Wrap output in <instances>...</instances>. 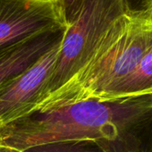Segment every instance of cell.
<instances>
[{"instance_id": "7c38bea8", "label": "cell", "mask_w": 152, "mask_h": 152, "mask_svg": "<svg viewBox=\"0 0 152 152\" xmlns=\"http://www.w3.org/2000/svg\"><path fill=\"white\" fill-rule=\"evenodd\" d=\"M141 11H144L148 15V17L152 20V3L148 7H147L144 10H141Z\"/></svg>"}, {"instance_id": "9c48e42d", "label": "cell", "mask_w": 152, "mask_h": 152, "mask_svg": "<svg viewBox=\"0 0 152 152\" xmlns=\"http://www.w3.org/2000/svg\"><path fill=\"white\" fill-rule=\"evenodd\" d=\"M83 0H58V8L65 26L70 24L77 15Z\"/></svg>"}, {"instance_id": "277c9868", "label": "cell", "mask_w": 152, "mask_h": 152, "mask_svg": "<svg viewBox=\"0 0 152 152\" xmlns=\"http://www.w3.org/2000/svg\"><path fill=\"white\" fill-rule=\"evenodd\" d=\"M60 44L0 87V126L35 110L56 66Z\"/></svg>"}, {"instance_id": "3957f363", "label": "cell", "mask_w": 152, "mask_h": 152, "mask_svg": "<svg viewBox=\"0 0 152 152\" xmlns=\"http://www.w3.org/2000/svg\"><path fill=\"white\" fill-rule=\"evenodd\" d=\"M130 9L127 0H83L65 27L56 66L39 103L83 67L115 21Z\"/></svg>"}, {"instance_id": "4fadbf2b", "label": "cell", "mask_w": 152, "mask_h": 152, "mask_svg": "<svg viewBox=\"0 0 152 152\" xmlns=\"http://www.w3.org/2000/svg\"><path fill=\"white\" fill-rule=\"evenodd\" d=\"M36 1H39V2H49V3H58V0H36Z\"/></svg>"}, {"instance_id": "8fae6325", "label": "cell", "mask_w": 152, "mask_h": 152, "mask_svg": "<svg viewBox=\"0 0 152 152\" xmlns=\"http://www.w3.org/2000/svg\"><path fill=\"white\" fill-rule=\"evenodd\" d=\"M0 152H22V151L19 149H16L15 148L9 147V146L0 144Z\"/></svg>"}, {"instance_id": "6da1fadb", "label": "cell", "mask_w": 152, "mask_h": 152, "mask_svg": "<svg viewBox=\"0 0 152 152\" xmlns=\"http://www.w3.org/2000/svg\"><path fill=\"white\" fill-rule=\"evenodd\" d=\"M75 140H95L105 152H152V94L35 110L0 126V144L21 151Z\"/></svg>"}, {"instance_id": "30bf717a", "label": "cell", "mask_w": 152, "mask_h": 152, "mask_svg": "<svg viewBox=\"0 0 152 152\" xmlns=\"http://www.w3.org/2000/svg\"><path fill=\"white\" fill-rule=\"evenodd\" d=\"M137 1V0H136ZM152 3V0H138L139 7L134 10H144L147 7H148Z\"/></svg>"}, {"instance_id": "7a4b0ae2", "label": "cell", "mask_w": 152, "mask_h": 152, "mask_svg": "<svg viewBox=\"0 0 152 152\" xmlns=\"http://www.w3.org/2000/svg\"><path fill=\"white\" fill-rule=\"evenodd\" d=\"M151 48L152 20L144 11L128 10L112 25L83 67L35 110L88 99L104 100Z\"/></svg>"}, {"instance_id": "52a82bcc", "label": "cell", "mask_w": 152, "mask_h": 152, "mask_svg": "<svg viewBox=\"0 0 152 152\" xmlns=\"http://www.w3.org/2000/svg\"><path fill=\"white\" fill-rule=\"evenodd\" d=\"M152 94V48L145 55L137 68L119 83L104 100Z\"/></svg>"}, {"instance_id": "5b68a950", "label": "cell", "mask_w": 152, "mask_h": 152, "mask_svg": "<svg viewBox=\"0 0 152 152\" xmlns=\"http://www.w3.org/2000/svg\"><path fill=\"white\" fill-rule=\"evenodd\" d=\"M64 27L56 3L0 0V51L40 33Z\"/></svg>"}, {"instance_id": "8992f818", "label": "cell", "mask_w": 152, "mask_h": 152, "mask_svg": "<svg viewBox=\"0 0 152 152\" xmlns=\"http://www.w3.org/2000/svg\"><path fill=\"white\" fill-rule=\"evenodd\" d=\"M65 27L46 31L0 51V87L60 44Z\"/></svg>"}, {"instance_id": "ba28073f", "label": "cell", "mask_w": 152, "mask_h": 152, "mask_svg": "<svg viewBox=\"0 0 152 152\" xmlns=\"http://www.w3.org/2000/svg\"><path fill=\"white\" fill-rule=\"evenodd\" d=\"M22 152H105L95 140H75L36 145Z\"/></svg>"}]
</instances>
